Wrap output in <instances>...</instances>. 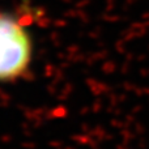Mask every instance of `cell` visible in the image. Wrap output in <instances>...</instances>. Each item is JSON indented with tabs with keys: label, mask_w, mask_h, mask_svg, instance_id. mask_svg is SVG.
<instances>
[{
	"label": "cell",
	"mask_w": 149,
	"mask_h": 149,
	"mask_svg": "<svg viewBox=\"0 0 149 149\" xmlns=\"http://www.w3.org/2000/svg\"><path fill=\"white\" fill-rule=\"evenodd\" d=\"M33 60V41L21 18L0 12V82L21 79Z\"/></svg>",
	"instance_id": "obj_1"
}]
</instances>
